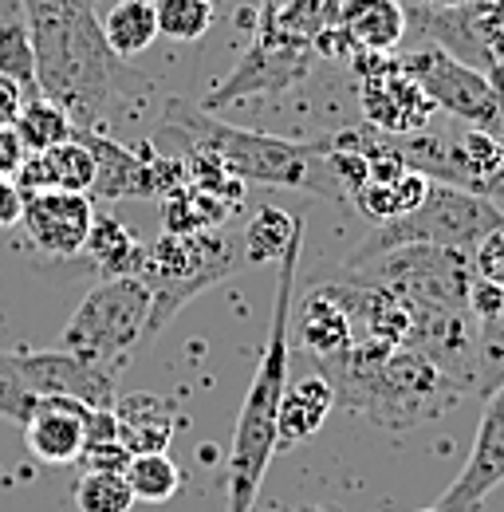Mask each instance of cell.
I'll return each instance as SVG.
<instances>
[{
    "instance_id": "6da1fadb",
    "label": "cell",
    "mask_w": 504,
    "mask_h": 512,
    "mask_svg": "<svg viewBox=\"0 0 504 512\" xmlns=\"http://www.w3.org/2000/svg\"><path fill=\"white\" fill-rule=\"evenodd\" d=\"M36 52L40 95L60 103L75 130L111 134L150 103V79L107 48L91 0H20Z\"/></svg>"
},
{
    "instance_id": "7a4b0ae2",
    "label": "cell",
    "mask_w": 504,
    "mask_h": 512,
    "mask_svg": "<svg viewBox=\"0 0 504 512\" xmlns=\"http://www.w3.org/2000/svg\"><path fill=\"white\" fill-rule=\"evenodd\" d=\"M315 367L331 386L335 410L363 414L386 434H406L434 422L465 394L457 379L406 343L359 339L331 359H315Z\"/></svg>"
},
{
    "instance_id": "3957f363",
    "label": "cell",
    "mask_w": 504,
    "mask_h": 512,
    "mask_svg": "<svg viewBox=\"0 0 504 512\" xmlns=\"http://www.w3.org/2000/svg\"><path fill=\"white\" fill-rule=\"evenodd\" d=\"M150 146L158 154H182L189 146L209 150L213 158L225 162L229 174L241 182H260V186H280L292 193H315L323 201H339L343 193L335 186L327 158H323V138L319 142H296L284 134H264V130H245L217 123L205 107H189L182 99H170L162 111V123L150 134Z\"/></svg>"
},
{
    "instance_id": "277c9868",
    "label": "cell",
    "mask_w": 504,
    "mask_h": 512,
    "mask_svg": "<svg viewBox=\"0 0 504 512\" xmlns=\"http://www.w3.org/2000/svg\"><path fill=\"white\" fill-rule=\"evenodd\" d=\"M300 253H304V229L292 237V245L284 249L280 276H276V304H272V323H268V339H264V355L256 363L241 414H237V430H233V449H229V512H252L256 509V493L260 481L268 473V461L276 457V410H280V394L288 383V359H292V296H296V276H300Z\"/></svg>"
},
{
    "instance_id": "5b68a950",
    "label": "cell",
    "mask_w": 504,
    "mask_h": 512,
    "mask_svg": "<svg viewBox=\"0 0 504 512\" xmlns=\"http://www.w3.org/2000/svg\"><path fill=\"white\" fill-rule=\"evenodd\" d=\"M245 264L241 237L225 229L201 233H162L146 245V260L138 280L150 292V320H146V347L174 323V316L193 304L213 284L229 280Z\"/></svg>"
},
{
    "instance_id": "8992f818",
    "label": "cell",
    "mask_w": 504,
    "mask_h": 512,
    "mask_svg": "<svg viewBox=\"0 0 504 512\" xmlns=\"http://www.w3.org/2000/svg\"><path fill=\"white\" fill-rule=\"evenodd\" d=\"M501 225L504 213L493 205V197L430 182V193H426V201L418 209H410L406 217H394V221H378L375 229L363 237V245L343 264L355 268V264H363L371 256L402 249V245H441V249L473 253Z\"/></svg>"
},
{
    "instance_id": "52a82bcc",
    "label": "cell",
    "mask_w": 504,
    "mask_h": 512,
    "mask_svg": "<svg viewBox=\"0 0 504 512\" xmlns=\"http://www.w3.org/2000/svg\"><path fill=\"white\" fill-rule=\"evenodd\" d=\"M146 320H150V292L138 276L99 280L71 312L60 347L91 363L123 367L126 355L146 347Z\"/></svg>"
},
{
    "instance_id": "ba28073f",
    "label": "cell",
    "mask_w": 504,
    "mask_h": 512,
    "mask_svg": "<svg viewBox=\"0 0 504 512\" xmlns=\"http://www.w3.org/2000/svg\"><path fill=\"white\" fill-rule=\"evenodd\" d=\"M355 272L382 284L386 292H394L406 304V312H414V308L469 312V288L477 280L469 253L441 249V245H402V249H390V253H378L355 264Z\"/></svg>"
},
{
    "instance_id": "9c48e42d",
    "label": "cell",
    "mask_w": 504,
    "mask_h": 512,
    "mask_svg": "<svg viewBox=\"0 0 504 512\" xmlns=\"http://www.w3.org/2000/svg\"><path fill=\"white\" fill-rule=\"evenodd\" d=\"M394 146L406 170H418L430 182L481 193V197L504 190V158L497 142L481 127H465L453 119L445 130H434L426 123L414 134H394Z\"/></svg>"
},
{
    "instance_id": "30bf717a",
    "label": "cell",
    "mask_w": 504,
    "mask_h": 512,
    "mask_svg": "<svg viewBox=\"0 0 504 512\" xmlns=\"http://www.w3.org/2000/svg\"><path fill=\"white\" fill-rule=\"evenodd\" d=\"M398 64L418 79V87L430 95V103L445 111L449 119H457L465 127H489V119L497 111V87L489 83L485 71L453 60L438 44H422V48L398 56Z\"/></svg>"
},
{
    "instance_id": "8fae6325",
    "label": "cell",
    "mask_w": 504,
    "mask_h": 512,
    "mask_svg": "<svg viewBox=\"0 0 504 512\" xmlns=\"http://www.w3.org/2000/svg\"><path fill=\"white\" fill-rule=\"evenodd\" d=\"M355 71L363 79L359 87V103L367 115V127L382 134H414L434 119V103L430 95L418 87V79L398 64V56L386 52H355Z\"/></svg>"
},
{
    "instance_id": "7c38bea8",
    "label": "cell",
    "mask_w": 504,
    "mask_h": 512,
    "mask_svg": "<svg viewBox=\"0 0 504 512\" xmlns=\"http://www.w3.org/2000/svg\"><path fill=\"white\" fill-rule=\"evenodd\" d=\"M312 56L315 48L280 40L276 32L256 28V40H252V48L245 52V60L233 67L229 79L205 99V111L229 107V103L249 99V95H280V91L304 83L308 71H312Z\"/></svg>"
},
{
    "instance_id": "4fadbf2b",
    "label": "cell",
    "mask_w": 504,
    "mask_h": 512,
    "mask_svg": "<svg viewBox=\"0 0 504 512\" xmlns=\"http://www.w3.org/2000/svg\"><path fill=\"white\" fill-rule=\"evenodd\" d=\"M24 386L40 398H71L91 410H111L115 406V375L119 367L79 359L71 351H16Z\"/></svg>"
},
{
    "instance_id": "5bb4252c",
    "label": "cell",
    "mask_w": 504,
    "mask_h": 512,
    "mask_svg": "<svg viewBox=\"0 0 504 512\" xmlns=\"http://www.w3.org/2000/svg\"><path fill=\"white\" fill-rule=\"evenodd\" d=\"M497 485H504V383L485 398L473 449L430 512H481Z\"/></svg>"
},
{
    "instance_id": "9a60e30c",
    "label": "cell",
    "mask_w": 504,
    "mask_h": 512,
    "mask_svg": "<svg viewBox=\"0 0 504 512\" xmlns=\"http://www.w3.org/2000/svg\"><path fill=\"white\" fill-rule=\"evenodd\" d=\"M95 221V197L75 190H40L24 193L20 221L28 241L52 260H71L83 253V241Z\"/></svg>"
},
{
    "instance_id": "2e32d148",
    "label": "cell",
    "mask_w": 504,
    "mask_h": 512,
    "mask_svg": "<svg viewBox=\"0 0 504 512\" xmlns=\"http://www.w3.org/2000/svg\"><path fill=\"white\" fill-rule=\"evenodd\" d=\"M87 418H91V406L83 402H71V398H40L36 394V406L28 414V422L20 426L24 430V442L28 449L48 461V465H75L83 442H87Z\"/></svg>"
},
{
    "instance_id": "e0dca14e",
    "label": "cell",
    "mask_w": 504,
    "mask_h": 512,
    "mask_svg": "<svg viewBox=\"0 0 504 512\" xmlns=\"http://www.w3.org/2000/svg\"><path fill=\"white\" fill-rule=\"evenodd\" d=\"M16 190L40 193V190H75L87 193L95 182V158L87 150V142L75 134L71 142L40 150V154H24L20 170H16Z\"/></svg>"
},
{
    "instance_id": "ac0fdd59",
    "label": "cell",
    "mask_w": 504,
    "mask_h": 512,
    "mask_svg": "<svg viewBox=\"0 0 504 512\" xmlns=\"http://www.w3.org/2000/svg\"><path fill=\"white\" fill-rule=\"evenodd\" d=\"M115 414V430H119V442L126 446V453H166V446L174 442V430H178V414L166 398L158 394H146V390H134L115 398L111 406Z\"/></svg>"
},
{
    "instance_id": "d6986e66",
    "label": "cell",
    "mask_w": 504,
    "mask_h": 512,
    "mask_svg": "<svg viewBox=\"0 0 504 512\" xmlns=\"http://www.w3.org/2000/svg\"><path fill=\"white\" fill-rule=\"evenodd\" d=\"M331 410H335V398L319 371L304 375V379H288L284 394H280V410H276V453L304 446L312 434H319V426L331 418Z\"/></svg>"
},
{
    "instance_id": "ffe728a7",
    "label": "cell",
    "mask_w": 504,
    "mask_h": 512,
    "mask_svg": "<svg viewBox=\"0 0 504 512\" xmlns=\"http://www.w3.org/2000/svg\"><path fill=\"white\" fill-rule=\"evenodd\" d=\"M339 36L355 52H390L406 36V12L398 0H343L335 16Z\"/></svg>"
},
{
    "instance_id": "44dd1931",
    "label": "cell",
    "mask_w": 504,
    "mask_h": 512,
    "mask_svg": "<svg viewBox=\"0 0 504 512\" xmlns=\"http://www.w3.org/2000/svg\"><path fill=\"white\" fill-rule=\"evenodd\" d=\"M83 253L103 272V280H115V276H138L142 272L146 245L126 229L123 221H115L107 213H95L91 233L83 241Z\"/></svg>"
},
{
    "instance_id": "7402d4cb",
    "label": "cell",
    "mask_w": 504,
    "mask_h": 512,
    "mask_svg": "<svg viewBox=\"0 0 504 512\" xmlns=\"http://www.w3.org/2000/svg\"><path fill=\"white\" fill-rule=\"evenodd\" d=\"M0 75L16 79L28 99L40 95L32 32H28V16L20 0H0Z\"/></svg>"
},
{
    "instance_id": "603a6c76",
    "label": "cell",
    "mask_w": 504,
    "mask_h": 512,
    "mask_svg": "<svg viewBox=\"0 0 504 512\" xmlns=\"http://www.w3.org/2000/svg\"><path fill=\"white\" fill-rule=\"evenodd\" d=\"M300 343L315 359H331L355 343V331H351L347 316L327 296H319L315 288H308L300 300Z\"/></svg>"
},
{
    "instance_id": "cb8c5ba5",
    "label": "cell",
    "mask_w": 504,
    "mask_h": 512,
    "mask_svg": "<svg viewBox=\"0 0 504 512\" xmlns=\"http://www.w3.org/2000/svg\"><path fill=\"white\" fill-rule=\"evenodd\" d=\"M99 24H103V36H107V48L119 60H134V56L150 52L154 40H158L154 0H119V4H111V12Z\"/></svg>"
},
{
    "instance_id": "d4e9b609",
    "label": "cell",
    "mask_w": 504,
    "mask_h": 512,
    "mask_svg": "<svg viewBox=\"0 0 504 512\" xmlns=\"http://www.w3.org/2000/svg\"><path fill=\"white\" fill-rule=\"evenodd\" d=\"M304 229V221L280 205H260L252 213V221L241 233V245H245V264H268V260H280L284 249L292 245V237Z\"/></svg>"
},
{
    "instance_id": "484cf974",
    "label": "cell",
    "mask_w": 504,
    "mask_h": 512,
    "mask_svg": "<svg viewBox=\"0 0 504 512\" xmlns=\"http://www.w3.org/2000/svg\"><path fill=\"white\" fill-rule=\"evenodd\" d=\"M12 130H16V138H20V146H24L28 154L52 150V146H63V142L75 138V123L67 119V111H63L60 103L44 99V95H36V99H28V103L20 107Z\"/></svg>"
},
{
    "instance_id": "4316f807",
    "label": "cell",
    "mask_w": 504,
    "mask_h": 512,
    "mask_svg": "<svg viewBox=\"0 0 504 512\" xmlns=\"http://www.w3.org/2000/svg\"><path fill=\"white\" fill-rule=\"evenodd\" d=\"M123 477L126 485H130V493H134V505L138 501L142 505H162L182 485V473H178V465L166 453H134L126 461Z\"/></svg>"
},
{
    "instance_id": "83f0119b",
    "label": "cell",
    "mask_w": 504,
    "mask_h": 512,
    "mask_svg": "<svg viewBox=\"0 0 504 512\" xmlns=\"http://www.w3.org/2000/svg\"><path fill=\"white\" fill-rule=\"evenodd\" d=\"M158 36L170 44H197L209 36L217 8L209 0H154Z\"/></svg>"
},
{
    "instance_id": "f1b7e54d",
    "label": "cell",
    "mask_w": 504,
    "mask_h": 512,
    "mask_svg": "<svg viewBox=\"0 0 504 512\" xmlns=\"http://www.w3.org/2000/svg\"><path fill=\"white\" fill-rule=\"evenodd\" d=\"M504 383V304L477 320V371H473V390L489 398Z\"/></svg>"
},
{
    "instance_id": "f546056e",
    "label": "cell",
    "mask_w": 504,
    "mask_h": 512,
    "mask_svg": "<svg viewBox=\"0 0 504 512\" xmlns=\"http://www.w3.org/2000/svg\"><path fill=\"white\" fill-rule=\"evenodd\" d=\"M75 509L79 512H130L134 509V493L126 485L123 473H103V469H87L75 485Z\"/></svg>"
},
{
    "instance_id": "4dcf8cb0",
    "label": "cell",
    "mask_w": 504,
    "mask_h": 512,
    "mask_svg": "<svg viewBox=\"0 0 504 512\" xmlns=\"http://www.w3.org/2000/svg\"><path fill=\"white\" fill-rule=\"evenodd\" d=\"M32 406H36V394L24 386L16 351H0V418L24 426L28 414H32Z\"/></svg>"
},
{
    "instance_id": "1f68e13d",
    "label": "cell",
    "mask_w": 504,
    "mask_h": 512,
    "mask_svg": "<svg viewBox=\"0 0 504 512\" xmlns=\"http://www.w3.org/2000/svg\"><path fill=\"white\" fill-rule=\"evenodd\" d=\"M469 260H473V276H477V280H489V284H501L504 288V225L493 229V233L469 253Z\"/></svg>"
},
{
    "instance_id": "d6a6232c",
    "label": "cell",
    "mask_w": 504,
    "mask_h": 512,
    "mask_svg": "<svg viewBox=\"0 0 504 512\" xmlns=\"http://www.w3.org/2000/svg\"><path fill=\"white\" fill-rule=\"evenodd\" d=\"M24 103H28V95H24V87H20L16 79H8V75H0V127H12Z\"/></svg>"
},
{
    "instance_id": "836d02e7",
    "label": "cell",
    "mask_w": 504,
    "mask_h": 512,
    "mask_svg": "<svg viewBox=\"0 0 504 512\" xmlns=\"http://www.w3.org/2000/svg\"><path fill=\"white\" fill-rule=\"evenodd\" d=\"M24 154H28V150L20 146L16 130H12V127H0V178H16V170H20Z\"/></svg>"
},
{
    "instance_id": "e575fe53",
    "label": "cell",
    "mask_w": 504,
    "mask_h": 512,
    "mask_svg": "<svg viewBox=\"0 0 504 512\" xmlns=\"http://www.w3.org/2000/svg\"><path fill=\"white\" fill-rule=\"evenodd\" d=\"M20 205H24V193L16 190V182L0 178V225H16L20 221Z\"/></svg>"
},
{
    "instance_id": "d590c367",
    "label": "cell",
    "mask_w": 504,
    "mask_h": 512,
    "mask_svg": "<svg viewBox=\"0 0 504 512\" xmlns=\"http://www.w3.org/2000/svg\"><path fill=\"white\" fill-rule=\"evenodd\" d=\"M485 134L497 142V150H501V158H504V91H497V111H493V119H489Z\"/></svg>"
},
{
    "instance_id": "8d00e7d4",
    "label": "cell",
    "mask_w": 504,
    "mask_h": 512,
    "mask_svg": "<svg viewBox=\"0 0 504 512\" xmlns=\"http://www.w3.org/2000/svg\"><path fill=\"white\" fill-rule=\"evenodd\" d=\"M209 4H213V8H217V12H221V8H237V4H241V0H209Z\"/></svg>"
},
{
    "instance_id": "74e56055",
    "label": "cell",
    "mask_w": 504,
    "mask_h": 512,
    "mask_svg": "<svg viewBox=\"0 0 504 512\" xmlns=\"http://www.w3.org/2000/svg\"><path fill=\"white\" fill-rule=\"evenodd\" d=\"M304 512H335V509H319V505H308Z\"/></svg>"
},
{
    "instance_id": "f35d334b",
    "label": "cell",
    "mask_w": 504,
    "mask_h": 512,
    "mask_svg": "<svg viewBox=\"0 0 504 512\" xmlns=\"http://www.w3.org/2000/svg\"><path fill=\"white\" fill-rule=\"evenodd\" d=\"M252 512H268V509H252Z\"/></svg>"
},
{
    "instance_id": "ab89813d",
    "label": "cell",
    "mask_w": 504,
    "mask_h": 512,
    "mask_svg": "<svg viewBox=\"0 0 504 512\" xmlns=\"http://www.w3.org/2000/svg\"><path fill=\"white\" fill-rule=\"evenodd\" d=\"M91 4H95V0H91Z\"/></svg>"
}]
</instances>
